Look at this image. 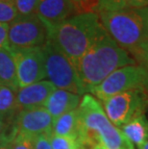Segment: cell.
<instances>
[{
	"instance_id": "6da1fadb",
	"label": "cell",
	"mask_w": 148,
	"mask_h": 149,
	"mask_svg": "<svg viewBox=\"0 0 148 149\" xmlns=\"http://www.w3.org/2000/svg\"><path fill=\"white\" fill-rule=\"evenodd\" d=\"M130 65H137L134 58L106 32L74 66L87 94L114 71Z\"/></svg>"
},
{
	"instance_id": "7a4b0ae2",
	"label": "cell",
	"mask_w": 148,
	"mask_h": 149,
	"mask_svg": "<svg viewBox=\"0 0 148 149\" xmlns=\"http://www.w3.org/2000/svg\"><path fill=\"white\" fill-rule=\"evenodd\" d=\"M48 40L75 65L106 30L95 12L84 11L58 24L46 26Z\"/></svg>"
},
{
	"instance_id": "3957f363",
	"label": "cell",
	"mask_w": 148,
	"mask_h": 149,
	"mask_svg": "<svg viewBox=\"0 0 148 149\" xmlns=\"http://www.w3.org/2000/svg\"><path fill=\"white\" fill-rule=\"evenodd\" d=\"M78 109L82 123L80 142L86 149H135L121 130L110 121L94 96L83 95Z\"/></svg>"
},
{
	"instance_id": "277c9868",
	"label": "cell",
	"mask_w": 148,
	"mask_h": 149,
	"mask_svg": "<svg viewBox=\"0 0 148 149\" xmlns=\"http://www.w3.org/2000/svg\"><path fill=\"white\" fill-rule=\"evenodd\" d=\"M104 29L115 42L132 56L148 40V33L138 10L126 8L97 13Z\"/></svg>"
},
{
	"instance_id": "5b68a950",
	"label": "cell",
	"mask_w": 148,
	"mask_h": 149,
	"mask_svg": "<svg viewBox=\"0 0 148 149\" xmlns=\"http://www.w3.org/2000/svg\"><path fill=\"white\" fill-rule=\"evenodd\" d=\"M44 59L46 80L59 90L73 93L78 95H85L83 86L74 65L56 44L47 40L40 47Z\"/></svg>"
},
{
	"instance_id": "8992f818",
	"label": "cell",
	"mask_w": 148,
	"mask_h": 149,
	"mask_svg": "<svg viewBox=\"0 0 148 149\" xmlns=\"http://www.w3.org/2000/svg\"><path fill=\"white\" fill-rule=\"evenodd\" d=\"M134 90L148 93V71L138 64L114 71L90 93L101 102L106 98Z\"/></svg>"
},
{
	"instance_id": "52a82bcc",
	"label": "cell",
	"mask_w": 148,
	"mask_h": 149,
	"mask_svg": "<svg viewBox=\"0 0 148 149\" xmlns=\"http://www.w3.org/2000/svg\"><path fill=\"white\" fill-rule=\"evenodd\" d=\"M107 117L115 127L120 128L138 113H145L148 93L142 91H128L101 101Z\"/></svg>"
},
{
	"instance_id": "ba28073f",
	"label": "cell",
	"mask_w": 148,
	"mask_h": 149,
	"mask_svg": "<svg viewBox=\"0 0 148 149\" xmlns=\"http://www.w3.org/2000/svg\"><path fill=\"white\" fill-rule=\"evenodd\" d=\"M48 40V31L36 13L17 15L9 24V48L42 47Z\"/></svg>"
},
{
	"instance_id": "9c48e42d",
	"label": "cell",
	"mask_w": 148,
	"mask_h": 149,
	"mask_svg": "<svg viewBox=\"0 0 148 149\" xmlns=\"http://www.w3.org/2000/svg\"><path fill=\"white\" fill-rule=\"evenodd\" d=\"M17 68L18 88L46 80L44 59L40 47L10 48Z\"/></svg>"
},
{
	"instance_id": "30bf717a",
	"label": "cell",
	"mask_w": 148,
	"mask_h": 149,
	"mask_svg": "<svg viewBox=\"0 0 148 149\" xmlns=\"http://www.w3.org/2000/svg\"><path fill=\"white\" fill-rule=\"evenodd\" d=\"M52 116L43 106L21 110L12 119V129L20 134L36 137L39 135H51L53 127Z\"/></svg>"
},
{
	"instance_id": "8fae6325",
	"label": "cell",
	"mask_w": 148,
	"mask_h": 149,
	"mask_svg": "<svg viewBox=\"0 0 148 149\" xmlns=\"http://www.w3.org/2000/svg\"><path fill=\"white\" fill-rule=\"evenodd\" d=\"M79 13V5L73 0H40L36 9L45 26L58 24Z\"/></svg>"
},
{
	"instance_id": "7c38bea8",
	"label": "cell",
	"mask_w": 148,
	"mask_h": 149,
	"mask_svg": "<svg viewBox=\"0 0 148 149\" xmlns=\"http://www.w3.org/2000/svg\"><path fill=\"white\" fill-rule=\"evenodd\" d=\"M56 90L51 82L42 80L20 88L17 93V113L21 110L40 107Z\"/></svg>"
},
{
	"instance_id": "4fadbf2b",
	"label": "cell",
	"mask_w": 148,
	"mask_h": 149,
	"mask_svg": "<svg viewBox=\"0 0 148 149\" xmlns=\"http://www.w3.org/2000/svg\"><path fill=\"white\" fill-rule=\"evenodd\" d=\"M80 102L81 96L78 94L56 88L43 104V107L48 111L53 120H55L65 113L76 110Z\"/></svg>"
},
{
	"instance_id": "5bb4252c",
	"label": "cell",
	"mask_w": 148,
	"mask_h": 149,
	"mask_svg": "<svg viewBox=\"0 0 148 149\" xmlns=\"http://www.w3.org/2000/svg\"><path fill=\"white\" fill-rule=\"evenodd\" d=\"M82 123L79 109L71 111L54 120L52 134L60 137H67L80 141ZM81 143V142H80Z\"/></svg>"
},
{
	"instance_id": "9a60e30c",
	"label": "cell",
	"mask_w": 148,
	"mask_h": 149,
	"mask_svg": "<svg viewBox=\"0 0 148 149\" xmlns=\"http://www.w3.org/2000/svg\"><path fill=\"white\" fill-rule=\"evenodd\" d=\"M119 129L134 146L140 148L148 139V118L145 113H138Z\"/></svg>"
},
{
	"instance_id": "2e32d148",
	"label": "cell",
	"mask_w": 148,
	"mask_h": 149,
	"mask_svg": "<svg viewBox=\"0 0 148 149\" xmlns=\"http://www.w3.org/2000/svg\"><path fill=\"white\" fill-rule=\"evenodd\" d=\"M0 83L18 88L17 68L10 48H0Z\"/></svg>"
},
{
	"instance_id": "e0dca14e",
	"label": "cell",
	"mask_w": 148,
	"mask_h": 149,
	"mask_svg": "<svg viewBox=\"0 0 148 149\" xmlns=\"http://www.w3.org/2000/svg\"><path fill=\"white\" fill-rule=\"evenodd\" d=\"M17 90L0 83V116L8 120H12L17 113Z\"/></svg>"
},
{
	"instance_id": "ac0fdd59",
	"label": "cell",
	"mask_w": 148,
	"mask_h": 149,
	"mask_svg": "<svg viewBox=\"0 0 148 149\" xmlns=\"http://www.w3.org/2000/svg\"><path fill=\"white\" fill-rule=\"evenodd\" d=\"M3 142L7 149H35L32 137L17 133L12 128L3 139Z\"/></svg>"
},
{
	"instance_id": "d6986e66",
	"label": "cell",
	"mask_w": 148,
	"mask_h": 149,
	"mask_svg": "<svg viewBox=\"0 0 148 149\" xmlns=\"http://www.w3.org/2000/svg\"><path fill=\"white\" fill-rule=\"evenodd\" d=\"M93 1L90 6V12H103V11H118L127 8L126 0H89Z\"/></svg>"
},
{
	"instance_id": "ffe728a7",
	"label": "cell",
	"mask_w": 148,
	"mask_h": 149,
	"mask_svg": "<svg viewBox=\"0 0 148 149\" xmlns=\"http://www.w3.org/2000/svg\"><path fill=\"white\" fill-rule=\"evenodd\" d=\"M17 15L14 0H0V23L10 24Z\"/></svg>"
},
{
	"instance_id": "44dd1931",
	"label": "cell",
	"mask_w": 148,
	"mask_h": 149,
	"mask_svg": "<svg viewBox=\"0 0 148 149\" xmlns=\"http://www.w3.org/2000/svg\"><path fill=\"white\" fill-rule=\"evenodd\" d=\"M49 141L52 149H77L78 147L83 146L77 139L67 137H60V136L53 134L50 135Z\"/></svg>"
},
{
	"instance_id": "7402d4cb",
	"label": "cell",
	"mask_w": 148,
	"mask_h": 149,
	"mask_svg": "<svg viewBox=\"0 0 148 149\" xmlns=\"http://www.w3.org/2000/svg\"><path fill=\"white\" fill-rule=\"evenodd\" d=\"M18 15H27L36 13L40 0H14Z\"/></svg>"
},
{
	"instance_id": "603a6c76",
	"label": "cell",
	"mask_w": 148,
	"mask_h": 149,
	"mask_svg": "<svg viewBox=\"0 0 148 149\" xmlns=\"http://www.w3.org/2000/svg\"><path fill=\"white\" fill-rule=\"evenodd\" d=\"M132 57L138 65H141L148 71V40L138 46Z\"/></svg>"
},
{
	"instance_id": "cb8c5ba5",
	"label": "cell",
	"mask_w": 148,
	"mask_h": 149,
	"mask_svg": "<svg viewBox=\"0 0 148 149\" xmlns=\"http://www.w3.org/2000/svg\"><path fill=\"white\" fill-rule=\"evenodd\" d=\"M49 137L50 135H39L33 137L35 149H52Z\"/></svg>"
},
{
	"instance_id": "d4e9b609",
	"label": "cell",
	"mask_w": 148,
	"mask_h": 149,
	"mask_svg": "<svg viewBox=\"0 0 148 149\" xmlns=\"http://www.w3.org/2000/svg\"><path fill=\"white\" fill-rule=\"evenodd\" d=\"M9 24L0 23V48H9Z\"/></svg>"
},
{
	"instance_id": "484cf974",
	"label": "cell",
	"mask_w": 148,
	"mask_h": 149,
	"mask_svg": "<svg viewBox=\"0 0 148 149\" xmlns=\"http://www.w3.org/2000/svg\"><path fill=\"white\" fill-rule=\"evenodd\" d=\"M127 8L140 10L148 7V0H126Z\"/></svg>"
},
{
	"instance_id": "4316f807",
	"label": "cell",
	"mask_w": 148,
	"mask_h": 149,
	"mask_svg": "<svg viewBox=\"0 0 148 149\" xmlns=\"http://www.w3.org/2000/svg\"><path fill=\"white\" fill-rule=\"evenodd\" d=\"M8 121L9 120L7 118L0 116V142L5 139L6 135L9 132V126H10V124H9Z\"/></svg>"
},
{
	"instance_id": "83f0119b",
	"label": "cell",
	"mask_w": 148,
	"mask_h": 149,
	"mask_svg": "<svg viewBox=\"0 0 148 149\" xmlns=\"http://www.w3.org/2000/svg\"><path fill=\"white\" fill-rule=\"evenodd\" d=\"M138 11L140 14L141 17H142L144 25H145V28H146V31L148 33V7L144 8V9H140V10H138Z\"/></svg>"
},
{
	"instance_id": "f1b7e54d",
	"label": "cell",
	"mask_w": 148,
	"mask_h": 149,
	"mask_svg": "<svg viewBox=\"0 0 148 149\" xmlns=\"http://www.w3.org/2000/svg\"><path fill=\"white\" fill-rule=\"evenodd\" d=\"M73 1L76 3L77 5H81V4H85V3L89 2V0H73Z\"/></svg>"
},
{
	"instance_id": "f546056e",
	"label": "cell",
	"mask_w": 148,
	"mask_h": 149,
	"mask_svg": "<svg viewBox=\"0 0 148 149\" xmlns=\"http://www.w3.org/2000/svg\"><path fill=\"white\" fill-rule=\"evenodd\" d=\"M138 149H148V139L144 142V144H142Z\"/></svg>"
},
{
	"instance_id": "4dcf8cb0",
	"label": "cell",
	"mask_w": 148,
	"mask_h": 149,
	"mask_svg": "<svg viewBox=\"0 0 148 149\" xmlns=\"http://www.w3.org/2000/svg\"><path fill=\"white\" fill-rule=\"evenodd\" d=\"M0 149H7L5 147V145H4V142H3V141L0 142Z\"/></svg>"
},
{
	"instance_id": "1f68e13d",
	"label": "cell",
	"mask_w": 148,
	"mask_h": 149,
	"mask_svg": "<svg viewBox=\"0 0 148 149\" xmlns=\"http://www.w3.org/2000/svg\"><path fill=\"white\" fill-rule=\"evenodd\" d=\"M77 149H86V148H85L84 146H80V147H78Z\"/></svg>"
},
{
	"instance_id": "d6a6232c",
	"label": "cell",
	"mask_w": 148,
	"mask_h": 149,
	"mask_svg": "<svg viewBox=\"0 0 148 149\" xmlns=\"http://www.w3.org/2000/svg\"><path fill=\"white\" fill-rule=\"evenodd\" d=\"M146 111H147V112H148V107H147V110H146ZM147 118H148V117H147Z\"/></svg>"
}]
</instances>
